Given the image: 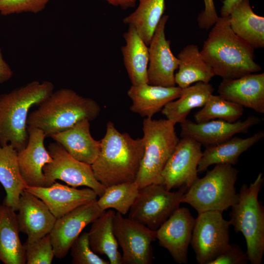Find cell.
<instances>
[{
	"label": "cell",
	"instance_id": "cell-1",
	"mask_svg": "<svg viewBox=\"0 0 264 264\" xmlns=\"http://www.w3.org/2000/svg\"><path fill=\"white\" fill-rule=\"evenodd\" d=\"M100 143V153L91 165L96 179L106 188L135 181L144 152L143 138L121 132L109 121Z\"/></svg>",
	"mask_w": 264,
	"mask_h": 264
},
{
	"label": "cell",
	"instance_id": "cell-2",
	"mask_svg": "<svg viewBox=\"0 0 264 264\" xmlns=\"http://www.w3.org/2000/svg\"><path fill=\"white\" fill-rule=\"evenodd\" d=\"M200 52L215 76L223 79L238 78L262 69L255 61L254 49L233 32L228 16L219 18Z\"/></svg>",
	"mask_w": 264,
	"mask_h": 264
},
{
	"label": "cell",
	"instance_id": "cell-3",
	"mask_svg": "<svg viewBox=\"0 0 264 264\" xmlns=\"http://www.w3.org/2000/svg\"><path fill=\"white\" fill-rule=\"evenodd\" d=\"M100 111V106L93 99L71 89L62 88L53 91L28 114L27 125L41 130L48 137L83 120L93 121Z\"/></svg>",
	"mask_w": 264,
	"mask_h": 264
},
{
	"label": "cell",
	"instance_id": "cell-4",
	"mask_svg": "<svg viewBox=\"0 0 264 264\" xmlns=\"http://www.w3.org/2000/svg\"><path fill=\"white\" fill-rule=\"evenodd\" d=\"M47 81H33L0 95V145L11 144L19 152L28 142L29 110L38 106L53 91Z\"/></svg>",
	"mask_w": 264,
	"mask_h": 264
},
{
	"label": "cell",
	"instance_id": "cell-5",
	"mask_svg": "<svg viewBox=\"0 0 264 264\" xmlns=\"http://www.w3.org/2000/svg\"><path fill=\"white\" fill-rule=\"evenodd\" d=\"M262 173L249 186L242 185L238 201L233 205L229 221L234 231L241 232L246 244V254L252 264H261L264 254V208L258 200L264 184Z\"/></svg>",
	"mask_w": 264,
	"mask_h": 264
},
{
	"label": "cell",
	"instance_id": "cell-6",
	"mask_svg": "<svg viewBox=\"0 0 264 264\" xmlns=\"http://www.w3.org/2000/svg\"><path fill=\"white\" fill-rule=\"evenodd\" d=\"M239 171L229 164H216L205 176L198 178L183 194L181 203L192 206L198 213L210 211L223 213L237 203L235 187Z\"/></svg>",
	"mask_w": 264,
	"mask_h": 264
},
{
	"label": "cell",
	"instance_id": "cell-7",
	"mask_svg": "<svg viewBox=\"0 0 264 264\" xmlns=\"http://www.w3.org/2000/svg\"><path fill=\"white\" fill-rule=\"evenodd\" d=\"M174 122L145 118L143 121L144 152L135 182L139 189L162 184V173L179 139Z\"/></svg>",
	"mask_w": 264,
	"mask_h": 264
},
{
	"label": "cell",
	"instance_id": "cell-8",
	"mask_svg": "<svg viewBox=\"0 0 264 264\" xmlns=\"http://www.w3.org/2000/svg\"><path fill=\"white\" fill-rule=\"evenodd\" d=\"M188 189L168 190L162 184H152L141 188L131 206L129 218L156 231L179 207Z\"/></svg>",
	"mask_w": 264,
	"mask_h": 264
},
{
	"label": "cell",
	"instance_id": "cell-9",
	"mask_svg": "<svg viewBox=\"0 0 264 264\" xmlns=\"http://www.w3.org/2000/svg\"><path fill=\"white\" fill-rule=\"evenodd\" d=\"M230 225L222 212L210 211L198 214L190 244L199 264H209L228 248Z\"/></svg>",
	"mask_w": 264,
	"mask_h": 264
},
{
	"label": "cell",
	"instance_id": "cell-10",
	"mask_svg": "<svg viewBox=\"0 0 264 264\" xmlns=\"http://www.w3.org/2000/svg\"><path fill=\"white\" fill-rule=\"evenodd\" d=\"M52 158L51 162L43 167L45 187L61 180L73 187L84 186L92 189L99 197L106 187L95 178L91 165L72 157L57 142L51 143L47 149Z\"/></svg>",
	"mask_w": 264,
	"mask_h": 264
},
{
	"label": "cell",
	"instance_id": "cell-11",
	"mask_svg": "<svg viewBox=\"0 0 264 264\" xmlns=\"http://www.w3.org/2000/svg\"><path fill=\"white\" fill-rule=\"evenodd\" d=\"M115 236L122 249V264H150L153 260L152 243L156 231L116 212L113 219Z\"/></svg>",
	"mask_w": 264,
	"mask_h": 264
},
{
	"label": "cell",
	"instance_id": "cell-12",
	"mask_svg": "<svg viewBox=\"0 0 264 264\" xmlns=\"http://www.w3.org/2000/svg\"><path fill=\"white\" fill-rule=\"evenodd\" d=\"M202 154L201 144L192 138L182 137L162 171V184L169 191L182 186L189 188L198 178Z\"/></svg>",
	"mask_w": 264,
	"mask_h": 264
},
{
	"label": "cell",
	"instance_id": "cell-13",
	"mask_svg": "<svg viewBox=\"0 0 264 264\" xmlns=\"http://www.w3.org/2000/svg\"><path fill=\"white\" fill-rule=\"evenodd\" d=\"M169 19L163 15L158 23L148 45V84L163 87L176 86L175 72L179 60L173 53L170 41L166 39L165 26Z\"/></svg>",
	"mask_w": 264,
	"mask_h": 264
},
{
	"label": "cell",
	"instance_id": "cell-14",
	"mask_svg": "<svg viewBox=\"0 0 264 264\" xmlns=\"http://www.w3.org/2000/svg\"><path fill=\"white\" fill-rule=\"evenodd\" d=\"M105 211L99 207L96 199L57 219L49 233L55 257H65L83 230Z\"/></svg>",
	"mask_w": 264,
	"mask_h": 264
},
{
	"label": "cell",
	"instance_id": "cell-15",
	"mask_svg": "<svg viewBox=\"0 0 264 264\" xmlns=\"http://www.w3.org/2000/svg\"><path fill=\"white\" fill-rule=\"evenodd\" d=\"M196 219L187 208L179 207L156 230L159 244L166 249L174 261L186 264Z\"/></svg>",
	"mask_w": 264,
	"mask_h": 264
},
{
	"label": "cell",
	"instance_id": "cell-16",
	"mask_svg": "<svg viewBox=\"0 0 264 264\" xmlns=\"http://www.w3.org/2000/svg\"><path fill=\"white\" fill-rule=\"evenodd\" d=\"M261 119L249 116L243 121L228 122L222 120H212L196 123L186 119L180 123L181 136L193 138L206 147L227 140L235 134L247 133L249 128L259 124Z\"/></svg>",
	"mask_w": 264,
	"mask_h": 264
},
{
	"label": "cell",
	"instance_id": "cell-17",
	"mask_svg": "<svg viewBox=\"0 0 264 264\" xmlns=\"http://www.w3.org/2000/svg\"><path fill=\"white\" fill-rule=\"evenodd\" d=\"M24 190L43 200L57 219L98 196L90 188L79 189L56 181L47 187L27 186Z\"/></svg>",
	"mask_w": 264,
	"mask_h": 264
},
{
	"label": "cell",
	"instance_id": "cell-18",
	"mask_svg": "<svg viewBox=\"0 0 264 264\" xmlns=\"http://www.w3.org/2000/svg\"><path fill=\"white\" fill-rule=\"evenodd\" d=\"M17 220L20 231L32 242L50 233L57 219L40 198L25 190L20 197Z\"/></svg>",
	"mask_w": 264,
	"mask_h": 264
},
{
	"label": "cell",
	"instance_id": "cell-19",
	"mask_svg": "<svg viewBox=\"0 0 264 264\" xmlns=\"http://www.w3.org/2000/svg\"><path fill=\"white\" fill-rule=\"evenodd\" d=\"M28 140L26 147L18 152V161L22 176L29 187H45L43 169L52 161L44 147L46 138L39 129L27 127Z\"/></svg>",
	"mask_w": 264,
	"mask_h": 264
},
{
	"label": "cell",
	"instance_id": "cell-20",
	"mask_svg": "<svg viewBox=\"0 0 264 264\" xmlns=\"http://www.w3.org/2000/svg\"><path fill=\"white\" fill-rule=\"evenodd\" d=\"M219 95L260 113H264V73H252L235 79H223Z\"/></svg>",
	"mask_w": 264,
	"mask_h": 264
},
{
	"label": "cell",
	"instance_id": "cell-21",
	"mask_svg": "<svg viewBox=\"0 0 264 264\" xmlns=\"http://www.w3.org/2000/svg\"><path fill=\"white\" fill-rule=\"evenodd\" d=\"M182 88L163 87L148 83L132 85L127 94L132 101L130 110L141 117L152 118L168 103L181 95Z\"/></svg>",
	"mask_w": 264,
	"mask_h": 264
},
{
	"label": "cell",
	"instance_id": "cell-22",
	"mask_svg": "<svg viewBox=\"0 0 264 264\" xmlns=\"http://www.w3.org/2000/svg\"><path fill=\"white\" fill-rule=\"evenodd\" d=\"M87 119L79 121L72 127L51 136L74 158L91 165L98 157L100 140L91 135L90 123Z\"/></svg>",
	"mask_w": 264,
	"mask_h": 264
},
{
	"label": "cell",
	"instance_id": "cell-23",
	"mask_svg": "<svg viewBox=\"0 0 264 264\" xmlns=\"http://www.w3.org/2000/svg\"><path fill=\"white\" fill-rule=\"evenodd\" d=\"M264 137V132L261 131L245 138L233 136L220 143L206 147L198 166V172H203L213 164L236 165L241 154Z\"/></svg>",
	"mask_w": 264,
	"mask_h": 264
},
{
	"label": "cell",
	"instance_id": "cell-24",
	"mask_svg": "<svg viewBox=\"0 0 264 264\" xmlns=\"http://www.w3.org/2000/svg\"><path fill=\"white\" fill-rule=\"evenodd\" d=\"M20 232L16 211L3 203L0 204V261L3 263L26 264Z\"/></svg>",
	"mask_w": 264,
	"mask_h": 264
},
{
	"label": "cell",
	"instance_id": "cell-25",
	"mask_svg": "<svg viewBox=\"0 0 264 264\" xmlns=\"http://www.w3.org/2000/svg\"><path fill=\"white\" fill-rule=\"evenodd\" d=\"M233 32L254 49L264 47V17L256 14L249 0L236 5L228 16Z\"/></svg>",
	"mask_w": 264,
	"mask_h": 264
},
{
	"label": "cell",
	"instance_id": "cell-26",
	"mask_svg": "<svg viewBox=\"0 0 264 264\" xmlns=\"http://www.w3.org/2000/svg\"><path fill=\"white\" fill-rule=\"evenodd\" d=\"M0 183L6 196L3 204L17 211L21 193L28 186L18 161V152L9 144L0 145Z\"/></svg>",
	"mask_w": 264,
	"mask_h": 264
},
{
	"label": "cell",
	"instance_id": "cell-27",
	"mask_svg": "<svg viewBox=\"0 0 264 264\" xmlns=\"http://www.w3.org/2000/svg\"><path fill=\"white\" fill-rule=\"evenodd\" d=\"M123 37L125 44L121 50L124 65L132 85L148 83V46L132 27H128Z\"/></svg>",
	"mask_w": 264,
	"mask_h": 264
},
{
	"label": "cell",
	"instance_id": "cell-28",
	"mask_svg": "<svg viewBox=\"0 0 264 264\" xmlns=\"http://www.w3.org/2000/svg\"><path fill=\"white\" fill-rule=\"evenodd\" d=\"M178 71L175 75L176 85L183 88L198 82L209 83L215 76L197 45L185 46L178 54Z\"/></svg>",
	"mask_w": 264,
	"mask_h": 264
},
{
	"label": "cell",
	"instance_id": "cell-29",
	"mask_svg": "<svg viewBox=\"0 0 264 264\" xmlns=\"http://www.w3.org/2000/svg\"><path fill=\"white\" fill-rule=\"evenodd\" d=\"M115 212L105 211L92 222L88 233L90 246L97 254L105 255L110 264H122V255L115 236L113 219Z\"/></svg>",
	"mask_w": 264,
	"mask_h": 264
},
{
	"label": "cell",
	"instance_id": "cell-30",
	"mask_svg": "<svg viewBox=\"0 0 264 264\" xmlns=\"http://www.w3.org/2000/svg\"><path fill=\"white\" fill-rule=\"evenodd\" d=\"M214 90L209 83L197 82L182 88L180 96L166 104L161 112L166 119L175 124H180L187 119L193 109L204 106Z\"/></svg>",
	"mask_w": 264,
	"mask_h": 264
},
{
	"label": "cell",
	"instance_id": "cell-31",
	"mask_svg": "<svg viewBox=\"0 0 264 264\" xmlns=\"http://www.w3.org/2000/svg\"><path fill=\"white\" fill-rule=\"evenodd\" d=\"M136 9L123 20L148 46L165 9V0H138Z\"/></svg>",
	"mask_w": 264,
	"mask_h": 264
},
{
	"label": "cell",
	"instance_id": "cell-32",
	"mask_svg": "<svg viewBox=\"0 0 264 264\" xmlns=\"http://www.w3.org/2000/svg\"><path fill=\"white\" fill-rule=\"evenodd\" d=\"M202 109L195 113L196 123H202L219 119L228 122H234L243 113L242 106L227 100L220 95L211 94Z\"/></svg>",
	"mask_w": 264,
	"mask_h": 264
},
{
	"label": "cell",
	"instance_id": "cell-33",
	"mask_svg": "<svg viewBox=\"0 0 264 264\" xmlns=\"http://www.w3.org/2000/svg\"><path fill=\"white\" fill-rule=\"evenodd\" d=\"M139 190L135 181L113 185L106 188L103 195L97 199V203L103 211L113 208L125 215L135 201Z\"/></svg>",
	"mask_w": 264,
	"mask_h": 264
},
{
	"label": "cell",
	"instance_id": "cell-34",
	"mask_svg": "<svg viewBox=\"0 0 264 264\" xmlns=\"http://www.w3.org/2000/svg\"><path fill=\"white\" fill-rule=\"evenodd\" d=\"M26 264H50L54 252L49 234L32 242L23 244Z\"/></svg>",
	"mask_w": 264,
	"mask_h": 264
},
{
	"label": "cell",
	"instance_id": "cell-35",
	"mask_svg": "<svg viewBox=\"0 0 264 264\" xmlns=\"http://www.w3.org/2000/svg\"><path fill=\"white\" fill-rule=\"evenodd\" d=\"M70 249L73 264H110L109 261L101 258L92 251L88 232L81 233Z\"/></svg>",
	"mask_w": 264,
	"mask_h": 264
},
{
	"label": "cell",
	"instance_id": "cell-36",
	"mask_svg": "<svg viewBox=\"0 0 264 264\" xmlns=\"http://www.w3.org/2000/svg\"><path fill=\"white\" fill-rule=\"evenodd\" d=\"M50 0H0V14L3 16L42 12Z\"/></svg>",
	"mask_w": 264,
	"mask_h": 264
},
{
	"label": "cell",
	"instance_id": "cell-37",
	"mask_svg": "<svg viewBox=\"0 0 264 264\" xmlns=\"http://www.w3.org/2000/svg\"><path fill=\"white\" fill-rule=\"evenodd\" d=\"M248 261L246 253L238 245L230 243L228 248L209 264H246Z\"/></svg>",
	"mask_w": 264,
	"mask_h": 264
},
{
	"label": "cell",
	"instance_id": "cell-38",
	"mask_svg": "<svg viewBox=\"0 0 264 264\" xmlns=\"http://www.w3.org/2000/svg\"><path fill=\"white\" fill-rule=\"evenodd\" d=\"M204 10L199 14L197 20L199 27L207 30L212 27L219 17L217 13L214 0H203Z\"/></svg>",
	"mask_w": 264,
	"mask_h": 264
},
{
	"label": "cell",
	"instance_id": "cell-39",
	"mask_svg": "<svg viewBox=\"0 0 264 264\" xmlns=\"http://www.w3.org/2000/svg\"><path fill=\"white\" fill-rule=\"evenodd\" d=\"M13 75V72L3 57L0 46V84L10 80Z\"/></svg>",
	"mask_w": 264,
	"mask_h": 264
},
{
	"label": "cell",
	"instance_id": "cell-40",
	"mask_svg": "<svg viewBox=\"0 0 264 264\" xmlns=\"http://www.w3.org/2000/svg\"><path fill=\"white\" fill-rule=\"evenodd\" d=\"M104 0L109 4L126 10L134 7L138 0Z\"/></svg>",
	"mask_w": 264,
	"mask_h": 264
},
{
	"label": "cell",
	"instance_id": "cell-41",
	"mask_svg": "<svg viewBox=\"0 0 264 264\" xmlns=\"http://www.w3.org/2000/svg\"><path fill=\"white\" fill-rule=\"evenodd\" d=\"M243 0H223L220 9L222 17H228L234 7Z\"/></svg>",
	"mask_w": 264,
	"mask_h": 264
}]
</instances>
